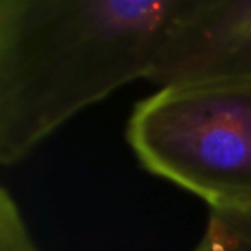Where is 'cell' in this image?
I'll return each instance as SVG.
<instances>
[{
	"instance_id": "obj_5",
	"label": "cell",
	"mask_w": 251,
	"mask_h": 251,
	"mask_svg": "<svg viewBox=\"0 0 251 251\" xmlns=\"http://www.w3.org/2000/svg\"><path fill=\"white\" fill-rule=\"evenodd\" d=\"M0 251H38L14 196L0 189Z\"/></svg>"
},
{
	"instance_id": "obj_3",
	"label": "cell",
	"mask_w": 251,
	"mask_h": 251,
	"mask_svg": "<svg viewBox=\"0 0 251 251\" xmlns=\"http://www.w3.org/2000/svg\"><path fill=\"white\" fill-rule=\"evenodd\" d=\"M251 79V0H184L148 81Z\"/></svg>"
},
{
	"instance_id": "obj_2",
	"label": "cell",
	"mask_w": 251,
	"mask_h": 251,
	"mask_svg": "<svg viewBox=\"0 0 251 251\" xmlns=\"http://www.w3.org/2000/svg\"><path fill=\"white\" fill-rule=\"evenodd\" d=\"M127 141L147 171L210 208L251 210V79L160 88L136 105Z\"/></svg>"
},
{
	"instance_id": "obj_1",
	"label": "cell",
	"mask_w": 251,
	"mask_h": 251,
	"mask_svg": "<svg viewBox=\"0 0 251 251\" xmlns=\"http://www.w3.org/2000/svg\"><path fill=\"white\" fill-rule=\"evenodd\" d=\"M184 0H0V164L150 77Z\"/></svg>"
},
{
	"instance_id": "obj_4",
	"label": "cell",
	"mask_w": 251,
	"mask_h": 251,
	"mask_svg": "<svg viewBox=\"0 0 251 251\" xmlns=\"http://www.w3.org/2000/svg\"><path fill=\"white\" fill-rule=\"evenodd\" d=\"M193 251H251V210L210 208L205 232Z\"/></svg>"
}]
</instances>
